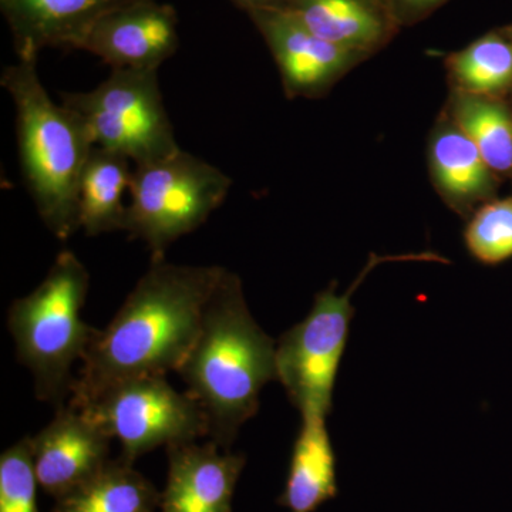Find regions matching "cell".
<instances>
[{
    "instance_id": "9",
    "label": "cell",
    "mask_w": 512,
    "mask_h": 512,
    "mask_svg": "<svg viewBox=\"0 0 512 512\" xmlns=\"http://www.w3.org/2000/svg\"><path fill=\"white\" fill-rule=\"evenodd\" d=\"M247 15L264 37L289 99H318L367 59L330 43L285 9L251 10Z\"/></svg>"
},
{
    "instance_id": "18",
    "label": "cell",
    "mask_w": 512,
    "mask_h": 512,
    "mask_svg": "<svg viewBox=\"0 0 512 512\" xmlns=\"http://www.w3.org/2000/svg\"><path fill=\"white\" fill-rule=\"evenodd\" d=\"M161 494L124 458L110 460L96 476L57 498L53 512H156Z\"/></svg>"
},
{
    "instance_id": "14",
    "label": "cell",
    "mask_w": 512,
    "mask_h": 512,
    "mask_svg": "<svg viewBox=\"0 0 512 512\" xmlns=\"http://www.w3.org/2000/svg\"><path fill=\"white\" fill-rule=\"evenodd\" d=\"M429 168L440 197L457 214H473L497 198L500 178L446 111L431 133Z\"/></svg>"
},
{
    "instance_id": "3",
    "label": "cell",
    "mask_w": 512,
    "mask_h": 512,
    "mask_svg": "<svg viewBox=\"0 0 512 512\" xmlns=\"http://www.w3.org/2000/svg\"><path fill=\"white\" fill-rule=\"evenodd\" d=\"M37 56L19 55L3 70L0 84L15 104L20 167L40 220L67 241L80 229V180L96 146L82 117L50 99Z\"/></svg>"
},
{
    "instance_id": "22",
    "label": "cell",
    "mask_w": 512,
    "mask_h": 512,
    "mask_svg": "<svg viewBox=\"0 0 512 512\" xmlns=\"http://www.w3.org/2000/svg\"><path fill=\"white\" fill-rule=\"evenodd\" d=\"M37 485L30 437H23L0 457V512H39Z\"/></svg>"
},
{
    "instance_id": "12",
    "label": "cell",
    "mask_w": 512,
    "mask_h": 512,
    "mask_svg": "<svg viewBox=\"0 0 512 512\" xmlns=\"http://www.w3.org/2000/svg\"><path fill=\"white\" fill-rule=\"evenodd\" d=\"M167 484L161 512H232L235 487L247 464L215 441L197 440L167 447Z\"/></svg>"
},
{
    "instance_id": "7",
    "label": "cell",
    "mask_w": 512,
    "mask_h": 512,
    "mask_svg": "<svg viewBox=\"0 0 512 512\" xmlns=\"http://www.w3.org/2000/svg\"><path fill=\"white\" fill-rule=\"evenodd\" d=\"M157 72L111 70L92 92L60 93V99L82 117L94 146L121 154L134 165L151 163L180 150Z\"/></svg>"
},
{
    "instance_id": "26",
    "label": "cell",
    "mask_w": 512,
    "mask_h": 512,
    "mask_svg": "<svg viewBox=\"0 0 512 512\" xmlns=\"http://www.w3.org/2000/svg\"><path fill=\"white\" fill-rule=\"evenodd\" d=\"M510 104H511V109H512V99L510 100Z\"/></svg>"
},
{
    "instance_id": "4",
    "label": "cell",
    "mask_w": 512,
    "mask_h": 512,
    "mask_svg": "<svg viewBox=\"0 0 512 512\" xmlns=\"http://www.w3.org/2000/svg\"><path fill=\"white\" fill-rule=\"evenodd\" d=\"M89 285L83 262L63 251L39 286L8 311L16 357L32 373L37 399L56 409L69 403L74 362H82L97 332L82 318Z\"/></svg>"
},
{
    "instance_id": "15",
    "label": "cell",
    "mask_w": 512,
    "mask_h": 512,
    "mask_svg": "<svg viewBox=\"0 0 512 512\" xmlns=\"http://www.w3.org/2000/svg\"><path fill=\"white\" fill-rule=\"evenodd\" d=\"M285 10L322 39L367 57L400 29L384 0H289Z\"/></svg>"
},
{
    "instance_id": "19",
    "label": "cell",
    "mask_w": 512,
    "mask_h": 512,
    "mask_svg": "<svg viewBox=\"0 0 512 512\" xmlns=\"http://www.w3.org/2000/svg\"><path fill=\"white\" fill-rule=\"evenodd\" d=\"M451 92L510 101L512 43L503 29L478 37L446 59Z\"/></svg>"
},
{
    "instance_id": "17",
    "label": "cell",
    "mask_w": 512,
    "mask_h": 512,
    "mask_svg": "<svg viewBox=\"0 0 512 512\" xmlns=\"http://www.w3.org/2000/svg\"><path fill=\"white\" fill-rule=\"evenodd\" d=\"M134 168L121 154L94 147L79 188V222L87 237L124 231Z\"/></svg>"
},
{
    "instance_id": "6",
    "label": "cell",
    "mask_w": 512,
    "mask_h": 512,
    "mask_svg": "<svg viewBox=\"0 0 512 512\" xmlns=\"http://www.w3.org/2000/svg\"><path fill=\"white\" fill-rule=\"evenodd\" d=\"M232 180L224 171L184 150L134 165L126 227L164 259L177 239L201 227L224 204Z\"/></svg>"
},
{
    "instance_id": "1",
    "label": "cell",
    "mask_w": 512,
    "mask_h": 512,
    "mask_svg": "<svg viewBox=\"0 0 512 512\" xmlns=\"http://www.w3.org/2000/svg\"><path fill=\"white\" fill-rule=\"evenodd\" d=\"M225 271L153 259L109 325L97 329L74 379L70 406L83 409L124 380L177 372Z\"/></svg>"
},
{
    "instance_id": "16",
    "label": "cell",
    "mask_w": 512,
    "mask_h": 512,
    "mask_svg": "<svg viewBox=\"0 0 512 512\" xmlns=\"http://www.w3.org/2000/svg\"><path fill=\"white\" fill-rule=\"evenodd\" d=\"M293 443L284 493L278 504L291 512H315L338 497L336 454L322 414H303Z\"/></svg>"
},
{
    "instance_id": "20",
    "label": "cell",
    "mask_w": 512,
    "mask_h": 512,
    "mask_svg": "<svg viewBox=\"0 0 512 512\" xmlns=\"http://www.w3.org/2000/svg\"><path fill=\"white\" fill-rule=\"evenodd\" d=\"M446 113L473 141L500 180L512 181V109L510 101L451 92Z\"/></svg>"
},
{
    "instance_id": "24",
    "label": "cell",
    "mask_w": 512,
    "mask_h": 512,
    "mask_svg": "<svg viewBox=\"0 0 512 512\" xmlns=\"http://www.w3.org/2000/svg\"><path fill=\"white\" fill-rule=\"evenodd\" d=\"M232 2L247 13L251 10L286 9L289 5V0H232Z\"/></svg>"
},
{
    "instance_id": "8",
    "label": "cell",
    "mask_w": 512,
    "mask_h": 512,
    "mask_svg": "<svg viewBox=\"0 0 512 512\" xmlns=\"http://www.w3.org/2000/svg\"><path fill=\"white\" fill-rule=\"evenodd\" d=\"M82 412L120 441L121 458L138 457L174 443L208 436V420L190 393H180L163 376L137 377L114 384Z\"/></svg>"
},
{
    "instance_id": "13",
    "label": "cell",
    "mask_w": 512,
    "mask_h": 512,
    "mask_svg": "<svg viewBox=\"0 0 512 512\" xmlns=\"http://www.w3.org/2000/svg\"><path fill=\"white\" fill-rule=\"evenodd\" d=\"M143 0H0L16 52L46 47L79 49L94 26L110 13Z\"/></svg>"
},
{
    "instance_id": "2",
    "label": "cell",
    "mask_w": 512,
    "mask_h": 512,
    "mask_svg": "<svg viewBox=\"0 0 512 512\" xmlns=\"http://www.w3.org/2000/svg\"><path fill=\"white\" fill-rule=\"evenodd\" d=\"M208 420L212 441L229 450L259 410L265 384L278 380L276 342L249 311L242 282L225 271L201 329L177 370Z\"/></svg>"
},
{
    "instance_id": "11",
    "label": "cell",
    "mask_w": 512,
    "mask_h": 512,
    "mask_svg": "<svg viewBox=\"0 0 512 512\" xmlns=\"http://www.w3.org/2000/svg\"><path fill=\"white\" fill-rule=\"evenodd\" d=\"M178 45V15L173 6L143 0L101 19L80 50L100 57L111 70H158Z\"/></svg>"
},
{
    "instance_id": "5",
    "label": "cell",
    "mask_w": 512,
    "mask_h": 512,
    "mask_svg": "<svg viewBox=\"0 0 512 512\" xmlns=\"http://www.w3.org/2000/svg\"><path fill=\"white\" fill-rule=\"evenodd\" d=\"M441 262L447 258L434 252L406 255L370 254L369 261L345 293H336V284L316 293L308 315L286 330L276 342V372L289 400L301 416L322 414L332 410L333 390L339 375L350 335V323L355 316L353 293L384 262Z\"/></svg>"
},
{
    "instance_id": "23",
    "label": "cell",
    "mask_w": 512,
    "mask_h": 512,
    "mask_svg": "<svg viewBox=\"0 0 512 512\" xmlns=\"http://www.w3.org/2000/svg\"><path fill=\"white\" fill-rule=\"evenodd\" d=\"M446 2L448 0H384L400 28L421 22Z\"/></svg>"
},
{
    "instance_id": "10",
    "label": "cell",
    "mask_w": 512,
    "mask_h": 512,
    "mask_svg": "<svg viewBox=\"0 0 512 512\" xmlns=\"http://www.w3.org/2000/svg\"><path fill=\"white\" fill-rule=\"evenodd\" d=\"M111 437L89 414L70 406L30 437L37 484L50 497H63L109 464Z\"/></svg>"
},
{
    "instance_id": "25",
    "label": "cell",
    "mask_w": 512,
    "mask_h": 512,
    "mask_svg": "<svg viewBox=\"0 0 512 512\" xmlns=\"http://www.w3.org/2000/svg\"><path fill=\"white\" fill-rule=\"evenodd\" d=\"M503 32L505 35H507L508 39H510L512 43V25L505 26V28H503Z\"/></svg>"
},
{
    "instance_id": "21",
    "label": "cell",
    "mask_w": 512,
    "mask_h": 512,
    "mask_svg": "<svg viewBox=\"0 0 512 512\" xmlns=\"http://www.w3.org/2000/svg\"><path fill=\"white\" fill-rule=\"evenodd\" d=\"M464 245L478 264L497 266L512 258V195L480 205L464 229Z\"/></svg>"
}]
</instances>
